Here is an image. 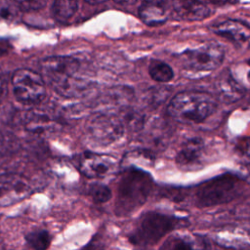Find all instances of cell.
Segmentation results:
<instances>
[{
	"mask_svg": "<svg viewBox=\"0 0 250 250\" xmlns=\"http://www.w3.org/2000/svg\"><path fill=\"white\" fill-rule=\"evenodd\" d=\"M42 77L58 94L72 98L77 97L84 89V82L78 76L80 63L70 56H52L41 63Z\"/></svg>",
	"mask_w": 250,
	"mask_h": 250,
	"instance_id": "6da1fadb",
	"label": "cell"
},
{
	"mask_svg": "<svg viewBox=\"0 0 250 250\" xmlns=\"http://www.w3.org/2000/svg\"><path fill=\"white\" fill-rule=\"evenodd\" d=\"M151 176L140 169L129 168L123 172L115 200L117 216H127L145 204L152 189Z\"/></svg>",
	"mask_w": 250,
	"mask_h": 250,
	"instance_id": "7a4b0ae2",
	"label": "cell"
},
{
	"mask_svg": "<svg viewBox=\"0 0 250 250\" xmlns=\"http://www.w3.org/2000/svg\"><path fill=\"white\" fill-rule=\"evenodd\" d=\"M217 108V102L208 93L181 92L174 96L167 106L168 114L177 122L193 125L205 121Z\"/></svg>",
	"mask_w": 250,
	"mask_h": 250,
	"instance_id": "3957f363",
	"label": "cell"
},
{
	"mask_svg": "<svg viewBox=\"0 0 250 250\" xmlns=\"http://www.w3.org/2000/svg\"><path fill=\"white\" fill-rule=\"evenodd\" d=\"M179 219L161 212L145 213L128 235L129 241L137 247H149L156 244L179 225Z\"/></svg>",
	"mask_w": 250,
	"mask_h": 250,
	"instance_id": "277c9868",
	"label": "cell"
},
{
	"mask_svg": "<svg viewBox=\"0 0 250 250\" xmlns=\"http://www.w3.org/2000/svg\"><path fill=\"white\" fill-rule=\"evenodd\" d=\"M243 188V180L235 174L226 173L203 182L196 189L198 207H211L234 199Z\"/></svg>",
	"mask_w": 250,
	"mask_h": 250,
	"instance_id": "5b68a950",
	"label": "cell"
},
{
	"mask_svg": "<svg viewBox=\"0 0 250 250\" xmlns=\"http://www.w3.org/2000/svg\"><path fill=\"white\" fill-rule=\"evenodd\" d=\"M225 58L223 48L215 42H207L188 49L180 55L183 66L191 71H212L218 68Z\"/></svg>",
	"mask_w": 250,
	"mask_h": 250,
	"instance_id": "8992f818",
	"label": "cell"
},
{
	"mask_svg": "<svg viewBox=\"0 0 250 250\" xmlns=\"http://www.w3.org/2000/svg\"><path fill=\"white\" fill-rule=\"evenodd\" d=\"M12 86L15 97L24 104H39L46 96V83L43 77L28 68L15 71Z\"/></svg>",
	"mask_w": 250,
	"mask_h": 250,
	"instance_id": "52a82bcc",
	"label": "cell"
},
{
	"mask_svg": "<svg viewBox=\"0 0 250 250\" xmlns=\"http://www.w3.org/2000/svg\"><path fill=\"white\" fill-rule=\"evenodd\" d=\"M124 130L125 127L121 119L112 114H97L89 120L87 125L91 139L103 146L119 140L123 136Z\"/></svg>",
	"mask_w": 250,
	"mask_h": 250,
	"instance_id": "ba28073f",
	"label": "cell"
},
{
	"mask_svg": "<svg viewBox=\"0 0 250 250\" xmlns=\"http://www.w3.org/2000/svg\"><path fill=\"white\" fill-rule=\"evenodd\" d=\"M33 192L30 181L17 173L0 174V207L18 203Z\"/></svg>",
	"mask_w": 250,
	"mask_h": 250,
	"instance_id": "9c48e42d",
	"label": "cell"
},
{
	"mask_svg": "<svg viewBox=\"0 0 250 250\" xmlns=\"http://www.w3.org/2000/svg\"><path fill=\"white\" fill-rule=\"evenodd\" d=\"M116 165L111 156L89 151L80 154L76 160L79 172L90 179H101L110 175L115 171Z\"/></svg>",
	"mask_w": 250,
	"mask_h": 250,
	"instance_id": "30bf717a",
	"label": "cell"
},
{
	"mask_svg": "<svg viewBox=\"0 0 250 250\" xmlns=\"http://www.w3.org/2000/svg\"><path fill=\"white\" fill-rule=\"evenodd\" d=\"M206 153V146L201 138L186 141L176 154V164L183 171H196L202 168Z\"/></svg>",
	"mask_w": 250,
	"mask_h": 250,
	"instance_id": "8fae6325",
	"label": "cell"
},
{
	"mask_svg": "<svg viewBox=\"0 0 250 250\" xmlns=\"http://www.w3.org/2000/svg\"><path fill=\"white\" fill-rule=\"evenodd\" d=\"M210 28L215 34L229 40L238 49L250 48V26L240 21L227 20L213 24Z\"/></svg>",
	"mask_w": 250,
	"mask_h": 250,
	"instance_id": "7c38bea8",
	"label": "cell"
},
{
	"mask_svg": "<svg viewBox=\"0 0 250 250\" xmlns=\"http://www.w3.org/2000/svg\"><path fill=\"white\" fill-rule=\"evenodd\" d=\"M171 11L174 19L186 21H201L210 15L209 7L199 1H175Z\"/></svg>",
	"mask_w": 250,
	"mask_h": 250,
	"instance_id": "4fadbf2b",
	"label": "cell"
},
{
	"mask_svg": "<svg viewBox=\"0 0 250 250\" xmlns=\"http://www.w3.org/2000/svg\"><path fill=\"white\" fill-rule=\"evenodd\" d=\"M166 2L160 1H146L139 7V17L142 21L147 25L155 26L164 23L167 21L168 15L166 10Z\"/></svg>",
	"mask_w": 250,
	"mask_h": 250,
	"instance_id": "5bb4252c",
	"label": "cell"
},
{
	"mask_svg": "<svg viewBox=\"0 0 250 250\" xmlns=\"http://www.w3.org/2000/svg\"><path fill=\"white\" fill-rule=\"evenodd\" d=\"M158 250H210V245L199 238L191 241L189 238L172 236L166 239Z\"/></svg>",
	"mask_w": 250,
	"mask_h": 250,
	"instance_id": "9a60e30c",
	"label": "cell"
},
{
	"mask_svg": "<svg viewBox=\"0 0 250 250\" xmlns=\"http://www.w3.org/2000/svg\"><path fill=\"white\" fill-rule=\"evenodd\" d=\"M23 125L28 131L42 133L50 130L53 127V122L49 116L43 112L30 111L24 115Z\"/></svg>",
	"mask_w": 250,
	"mask_h": 250,
	"instance_id": "2e32d148",
	"label": "cell"
},
{
	"mask_svg": "<svg viewBox=\"0 0 250 250\" xmlns=\"http://www.w3.org/2000/svg\"><path fill=\"white\" fill-rule=\"evenodd\" d=\"M25 244L28 250H47L52 236L47 229H35L25 235Z\"/></svg>",
	"mask_w": 250,
	"mask_h": 250,
	"instance_id": "e0dca14e",
	"label": "cell"
},
{
	"mask_svg": "<svg viewBox=\"0 0 250 250\" xmlns=\"http://www.w3.org/2000/svg\"><path fill=\"white\" fill-rule=\"evenodd\" d=\"M78 9V3L76 1L69 0H58L55 1L52 7V13L54 18L60 21H67Z\"/></svg>",
	"mask_w": 250,
	"mask_h": 250,
	"instance_id": "ac0fdd59",
	"label": "cell"
},
{
	"mask_svg": "<svg viewBox=\"0 0 250 250\" xmlns=\"http://www.w3.org/2000/svg\"><path fill=\"white\" fill-rule=\"evenodd\" d=\"M149 76L157 82L166 83L173 79L174 71L172 67L159 60H152L148 65Z\"/></svg>",
	"mask_w": 250,
	"mask_h": 250,
	"instance_id": "d6986e66",
	"label": "cell"
},
{
	"mask_svg": "<svg viewBox=\"0 0 250 250\" xmlns=\"http://www.w3.org/2000/svg\"><path fill=\"white\" fill-rule=\"evenodd\" d=\"M230 79L239 90L250 88V62L234 65L230 72Z\"/></svg>",
	"mask_w": 250,
	"mask_h": 250,
	"instance_id": "ffe728a7",
	"label": "cell"
},
{
	"mask_svg": "<svg viewBox=\"0 0 250 250\" xmlns=\"http://www.w3.org/2000/svg\"><path fill=\"white\" fill-rule=\"evenodd\" d=\"M21 12L17 1L0 0V21H14L20 17Z\"/></svg>",
	"mask_w": 250,
	"mask_h": 250,
	"instance_id": "44dd1931",
	"label": "cell"
},
{
	"mask_svg": "<svg viewBox=\"0 0 250 250\" xmlns=\"http://www.w3.org/2000/svg\"><path fill=\"white\" fill-rule=\"evenodd\" d=\"M89 194L97 203H104L111 198V190L102 184L92 185L89 189Z\"/></svg>",
	"mask_w": 250,
	"mask_h": 250,
	"instance_id": "7402d4cb",
	"label": "cell"
},
{
	"mask_svg": "<svg viewBox=\"0 0 250 250\" xmlns=\"http://www.w3.org/2000/svg\"><path fill=\"white\" fill-rule=\"evenodd\" d=\"M21 12L22 11H34L43 8L46 5L45 1H17Z\"/></svg>",
	"mask_w": 250,
	"mask_h": 250,
	"instance_id": "603a6c76",
	"label": "cell"
},
{
	"mask_svg": "<svg viewBox=\"0 0 250 250\" xmlns=\"http://www.w3.org/2000/svg\"><path fill=\"white\" fill-rule=\"evenodd\" d=\"M104 242L103 241L102 237L96 236L80 250H104Z\"/></svg>",
	"mask_w": 250,
	"mask_h": 250,
	"instance_id": "cb8c5ba5",
	"label": "cell"
},
{
	"mask_svg": "<svg viewBox=\"0 0 250 250\" xmlns=\"http://www.w3.org/2000/svg\"><path fill=\"white\" fill-rule=\"evenodd\" d=\"M8 94V85L4 78L0 77V105L5 102Z\"/></svg>",
	"mask_w": 250,
	"mask_h": 250,
	"instance_id": "d4e9b609",
	"label": "cell"
},
{
	"mask_svg": "<svg viewBox=\"0 0 250 250\" xmlns=\"http://www.w3.org/2000/svg\"><path fill=\"white\" fill-rule=\"evenodd\" d=\"M8 50V42L0 40V54L5 53Z\"/></svg>",
	"mask_w": 250,
	"mask_h": 250,
	"instance_id": "484cf974",
	"label": "cell"
}]
</instances>
